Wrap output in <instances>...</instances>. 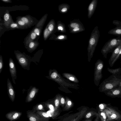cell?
<instances>
[{"instance_id": "6da1fadb", "label": "cell", "mask_w": 121, "mask_h": 121, "mask_svg": "<svg viewBox=\"0 0 121 121\" xmlns=\"http://www.w3.org/2000/svg\"><path fill=\"white\" fill-rule=\"evenodd\" d=\"M48 78L52 80L57 83L63 88L68 89V87L78 89V85L70 82L64 78L55 69H50L49 71V75L46 76Z\"/></svg>"}, {"instance_id": "c3c4849f", "label": "cell", "mask_w": 121, "mask_h": 121, "mask_svg": "<svg viewBox=\"0 0 121 121\" xmlns=\"http://www.w3.org/2000/svg\"><path fill=\"white\" fill-rule=\"evenodd\" d=\"M2 1L4 2H9L10 0H2Z\"/></svg>"}, {"instance_id": "1f68e13d", "label": "cell", "mask_w": 121, "mask_h": 121, "mask_svg": "<svg viewBox=\"0 0 121 121\" xmlns=\"http://www.w3.org/2000/svg\"><path fill=\"white\" fill-rule=\"evenodd\" d=\"M9 18V15L8 13H5L4 16V19L5 21H7Z\"/></svg>"}, {"instance_id": "ffe728a7", "label": "cell", "mask_w": 121, "mask_h": 121, "mask_svg": "<svg viewBox=\"0 0 121 121\" xmlns=\"http://www.w3.org/2000/svg\"><path fill=\"white\" fill-rule=\"evenodd\" d=\"M41 117L48 121L50 117L47 112L43 111H38L35 112Z\"/></svg>"}, {"instance_id": "60d3db41", "label": "cell", "mask_w": 121, "mask_h": 121, "mask_svg": "<svg viewBox=\"0 0 121 121\" xmlns=\"http://www.w3.org/2000/svg\"><path fill=\"white\" fill-rule=\"evenodd\" d=\"M53 28V26L52 24H50L49 25L48 27V29L49 31H52Z\"/></svg>"}, {"instance_id": "7402d4cb", "label": "cell", "mask_w": 121, "mask_h": 121, "mask_svg": "<svg viewBox=\"0 0 121 121\" xmlns=\"http://www.w3.org/2000/svg\"><path fill=\"white\" fill-rule=\"evenodd\" d=\"M53 100L47 101L45 102H44L43 103L45 107L49 109L50 110L52 111H55V107L52 104Z\"/></svg>"}, {"instance_id": "ab89813d", "label": "cell", "mask_w": 121, "mask_h": 121, "mask_svg": "<svg viewBox=\"0 0 121 121\" xmlns=\"http://www.w3.org/2000/svg\"><path fill=\"white\" fill-rule=\"evenodd\" d=\"M10 26L12 28H17L18 27L17 24L15 23H12L10 25Z\"/></svg>"}, {"instance_id": "4dcf8cb0", "label": "cell", "mask_w": 121, "mask_h": 121, "mask_svg": "<svg viewBox=\"0 0 121 121\" xmlns=\"http://www.w3.org/2000/svg\"><path fill=\"white\" fill-rule=\"evenodd\" d=\"M60 104L64 106L65 104V100L64 97L61 95L60 99Z\"/></svg>"}, {"instance_id": "f6af8a7d", "label": "cell", "mask_w": 121, "mask_h": 121, "mask_svg": "<svg viewBox=\"0 0 121 121\" xmlns=\"http://www.w3.org/2000/svg\"><path fill=\"white\" fill-rule=\"evenodd\" d=\"M79 30V28H74L73 29V30L74 31H76Z\"/></svg>"}, {"instance_id": "7dc6e473", "label": "cell", "mask_w": 121, "mask_h": 121, "mask_svg": "<svg viewBox=\"0 0 121 121\" xmlns=\"http://www.w3.org/2000/svg\"><path fill=\"white\" fill-rule=\"evenodd\" d=\"M99 116H96V117L94 121H99Z\"/></svg>"}, {"instance_id": "816d5d0a", "label": "cell", "mask_w": 121, "mask_h": 121, "mask_svg": "<svg viewBox=\"0 0 121 121\" xmlns=\"http://www.w3.org/2000/svg\"><path fill=\"white\" fill-rule=\"evenodd\" d=\"M117 97L121 98V95Z\"/></svg>"}, {"instance_id": "2e32d148", "label": "cell", "mask_w": 121, "mask_h": 121, "mask_svg": "<svg viewBox=\"0 0 121 121\" xmlns=\"http://www.w3.org/2000/svg\"><path fill=\"white\" fill-rule=\"evenodd\" d=\"M61 95L59 94L56 96L54 99V102L55 105V111L59 112V106L60 104V99Z\"/></svg>"}, {"instance_id": "e575fe53", "label": "cell", "mask_w": 121, "mask_h": 121, "mask_svg": "<svg viewBox=\"0 0 121 121\" xmlns=\"http://www.w3.org/2000/svg\"><path fill=\"white\" fill-rule=\"evenodd\" d=\"M95 39L93 38H91L90 40V44L91 45H94L95 42Z\"/></svg>"}, {"instance_id": "484cf974", "label": "cell", "mask_w": 121, "mask_h": 121, "mask_svg": "<svg viewBox=\"0 0 121 121\" xmlns=\"http://www.w3.org/2000/svg\"><path fill=\"white\" fill-rule=\"evenodd\" d=\"M36 48V46L35 43L33 42L30 43L28 46V50L29 51H33L35 50Z\"/></svg>"}, {"instance_id": "3957f363", "label": "cell", "mask_w": 121, "mask_h": 121, "mask_svg": "<svg viewBox=\"0 0 121 121\" xmlns=\"http://www.w3.org/2000/svg\"><path fill=\"white\" fill-rule=\"evenodd\" d=\"M16 58L19 64L24 69L29 70L31 61L30 57L19 52L15 51Z\"/></svg>"}, {"instance_id": "4fadbf2b", "label": "cell", "mask_w": 121, "mask_h": 121, "mask_svg": "<svg viewBox=\"0 0 121 121\" xmlns=\"http://www.w3.org/2000/svg\"><path fill=\"white\" fill-rule=\"evenodd\" d=\"M111 112V116L107 118L106 121H111L112 120H119L121 118V115L115 109L110 107H107Z\"/></svg>"}, {"instance_id": "4316f807", "label": "cell", "mask_w": 121, "mask_h": 121, "mask_svg": "<svg viewBox=\"0 0 121 121\" xmlns=\"http://www.w3.org/2000/svg\"><path fill=\"white\" fill-rule=\"evenodd\" d=\"M121 55V48L119 51V52L116 57L113 60L110 66L111 67H112L113 66L114 64L116 61L119 59V57Z\"/></svg>"}, {"instance_id": "f546056e", "label": "cell", "mask_w": 121, "mask_h": 121, "mask_svg": "<svg viewBox=\"0 0 121 121\" xmlns=\"http://www.w3.org/2000/svg\"><path fill=\"white\" fill-rule=\"evenodd\" d=\"M4 66V63L3 61L2 57L1 55L0 56V73L2 71Z\"/></svg>"}, {"instance_id": "cb8c5ba5", "label": "cell", "mask_w": 121, "mask_h": 121, "mask_svg": "<svg viewBox=\"0 0 121 121\" xmlns=\"http://www.w3.org/2000/svg\"><path fill=\"white\" fill-rule=\"evenodd\" d=\"M47 112L48 115L53 119L57 116L59 114V112L53 111L50 110Z\"/></svg>"}, {"instance_id": "5bb4252c", "label": "cell", "mask_w": 121, "mask_h": 121, "mask_svg": "<svg viewBox=\"0 0 121 121\" xmlns=\"http://www.w3.org/2000/svg\"><path fill=\"white\" fill-rule=\"evenodd\" d=\"M62 75L63 77L72 82L76 83H78L79 82V81L77 78L73 74L64 73H62Z\"/></svg>"}, {"instance_id": "d6a6232c", "label": "cell", "mask_w": 121, "mask_h": 121, "mask_svg": "<svg viewBox=\"0 0 121 121\" xmlns=\"http://www.w3.org/2000/svg\"><path fill=\"white\" fill-rule=\"evenodd\" d=\"M22 21L24 22L25 24H28L29 22L28 19L26 17H22L21 18Z\"/></svg>"}, {"instance_id": "52a82bcc", "label": "cell", "mask_w": 121, "mask_h": 121, "mask_svg": "<svg viewBox=\"0 0 121 121\" xmlns=\"http://www.w3.org/2000/svg\"><path fill=\"white\" fill-rule=\"evenodd\" d=\"M9 71L13 82L14 84H16L15 80L17 78V71L14 62L11 58L9 59Z\"/></svg>"}, {"instance_id": "681fc988", "label": "cell", "mask_w": 121, "mask_h": 121, "mask_svg": "<svg viewBox=\"0 0 121 121\" xmlns=\"http://www.w3.org/2000/svg\"><path fill=\"white\" fill-rule=\"evenodd\" d=\"M85 121H91V119H90L86 120Z\"/></svg>"}, {"instance_id": "9a60e30c", "label": "cell", "mask_w": 121, "mask_h": 121, "mask_svg": "<svg viewBox=\"0 0 121 121\" xmlns=\"http://www.w3.org/2000/svg\"><path fill=\"white\" fill-rule=\"evenodd\" d=\"M121 48V43L117 47L113 52L109 60V63L110 65L118 54Z\"/></svg>"}, {"instance_id": "83f0119b", "label": "cell", "mask_w": 121, "mask_h": 121, "mask_svg": "<svg viewBox=\"0 0 121 121\" xmlns=\"http://www.w3.org/2000/svg\"><path fill=\"white\" fill-rule=\"evenodd\" d=\"M107 105L104 103H102L100 104L99 105V108L100 111H103L107 107Z\"/></svg>"}, {"instance_id": "9c48e42d", "label": "cell", "mask_w": 121, "mask_h": 121, "mask_svg": "<svg viewBox=\"0 0 121 121\" xmlns=\"http://www.w3.org/2000/svg\"><path fill=\"white\" fill-rule=\"evenodd\" d=\"M39 89L35 86H31L28 90L27 95L26 97V102H29L34 99L38 92Z\"/></svg>"}, {"instance_id": "44dd1931", "label": "cell", "mask_w": 121, "mask_h": 121, "mask_svg": "<svg viewBox=\"0 0 121 121\" xmlns=\"http://www.w3.org/2000/svg\"><path fill=\"white\" fill-rule=\"evenodd\" d=\"M73 103L71 100L69 98L67 97L65 99V105L64 110H69L73 106Z\"/></svg>"}, {"instance_id": "836d02e7", "label": "cell", "mask_w": 121, "mask_h": 121, "mask_svg": "<svg viewBox=\"0 0 121 121\" xmlns=\"http://www.w3.org/2000/svg\"><path fill=\"white\" fill-rule=\"evenodd\" d=\"M34 32L38 36L40 34V31L38 28H35L34 30Z\"/></svg>"}, {"instance_id": "8d00e7d4", "label": "cell", "mask_w": 121, "mask_h": 121, "mask_svg": "<svg viewBox=\"0 0 121 121\" xmlns=\"http://www.w3.org/2000/svg\"><path fill=\"white\" fill-rule=\"evenodd\" d=\"M36 35L34 32H33L30 35V38L32 39H34L36 38Z\"/></svg>"}, {"instance_id": "7bdbcfd3", "label": "cell", "mask_w": 121, "mask_h": 121, "mask_svg": "<svg viewBox=\"0 0 121 121\" xmlns=\"http://www.w3.org/2000/svg\"><path fill=\"white\" fill-rule=\"evenodd\" d=\"M67 9L66 8H64L62 9L61 10V11L62 12H64L67 11Z\"/></svg>"}, {"instance_id": "8fae6325", "label": "cell", "mask_w": 121, "mask_h": 121, "mask_svg": "<svg viewBox=\"0 0 121 121\" xmlns=\"http://www.w3.org/2000/svg\"><path fill=\"white\" fill-rule=\"evenodd\" d=\"M21 112L16 111L9 112L5 115L6 118L10 121L16 120L19 119L22 114Z\"/></svg>"}, {"instance_id": "ba28073f", "label": "cell", "mask_w": 121, "mask_h": 121, "mask_svg": "<svg viewBox=\"0 0 121 121\" xmlns=\"http://www.w3.org/2000/svg\"><path fill=\"white\" fill-rule=\"evenodd\" d=\"M27 116L29 121H48L41 117L32 110L26 112Z\"/></svg>"}, {"instance_id": "30bf717a", "label": "cell", "mask_w": 121, "mask_h": 121, "mask_svg": "<svg viewBox=\"0 0 121 121\" xmlns=\"http://www.w3.org/2000/svg\"><path fill=\"white\" fill-rule=\"evenodd\" d=\"M7 85L8 94L10 99L13 102L15 99V92L9 78L7 79Z\"/></svg>"}, {"instance_id": "7a4b0ae2", "label": "cell", "mask_w": 121, "mask_h": 121, "mask_svg": "<svg viewBox=\"0 0 121 121\" xmlns=\"http://www.w3.org/2000/svg\"><path fill=\"white\" fill-rule=\"evenodd\" d=\"M121 82V78L117 76L112 75L101 83L99 88V91L105 93L119 86Z\"/></svg>"}, {"instance_id": "ee69618b", "label": "cell", "mask_w": 121, "mask_h": 121, "mask_svg": "<svg viewBox=\"0 0 121 121\" xmlns=\"http://www.w3.org/2000/svg\"><path fill=\"white\" fill-rule=\"evenodd\" d=\"M64 37V36H63L61 35L59 36L58 37V38L59 39H63Z\"/></svg>"}, {"instance_id": "603a6c76", "label": "cell", "mask_w": 121, "mask_h": 121, "mask_svg": "<svg viewBox=\"0 0 121 121\" xmlns=\"http://www.w3.org/2000/svg\"><path fill=\"white\" fill-rule=\"evenodd\" d=\"M95 115L96 117L99 116V114L94 111H91L88 112L86 114L85 117L86 119H89L92 116Z\"/></svg>"}, {"instance_id": "74e56055", "label": "cell", "mask_w": 121, "mask_h": 121, "mask_svg": "<svg viewBox=\"0 0 121 121\" xmlns=\"http://www.w3.org/2000/svg\"><path fill=\"white\" fill-rule=\"evenodd\" d=\"M73 28H78L79 27L78 25L75 23H72L70 25Z\"/></svg>"}, {"instance_id": "e0dca14e", "label": "cell", "mask_w": 121, "mask_h": 121, "mask_svg": "<svg viewBox=\"0 0 121 121\" xmlns=\"http://www.w3.org/2000/svg\"><path fill=\"white\" fill-rule=\"evenodd\" d=\"M44 107L43 102L38 104L33 107L32 110L35 112L38 111H45Z\"/></svg>"}, {"instance_id": "5b68a950", "label": "cell", "mask_w": 121, "mask_h": 121, "mask_svg": "<svg viewBox=\"0 0 121 121\" xmlns=\"http://www.w3.org/2000/svg\"><path fill=\"white\" fill-rule=\"evenodd\" d=\"M121 43V39L120 38H114L109 40L105 44L101 51L104 57L106 58L107 54Z\"/></svg>"}, {"instance_id": "bcb514c9", "label": "cell", "mask_w": 121, "mask_h": 121, "mask_svg": "<svg viewBox=\"0 0 121 121\" xmlns=\"http://www.w3.org/2000/svg\"><path fill=\"white\" fill-rule=\"evenodd\" d=\"M58 29L59 30H63V28L61 26H59L58 27Z\"/></svg>"}, {"instance_id": "d590c367", "label": "cell", "mask_w": 121, "mask_h": 121, "mask_svg": "<svg viewBox=\"0 0 121 121\" xmlns=\"http://www.w3.org/2000/svg\"><path fill=\"white\" fill-rule=\"evenodd\" d=\"M49 33V31L48 30V29H46L45 30L44 33V38H46L48 36Z\"/></svg>"}, {"instance_id": "277c9868", "label": "cell", "mask_w": 121, "mask_h": 121, "mask_svg": "<svg viewBox=\"0 0 121 121\" xmlns=\"http://www.w3.org/2000/svg\"><path fill=\"white\" fill-rule=\"evenodd\" d=\"M104 66L103 61L100 59L98 60L95 64L94 81L97 86L99 85L103 77L102 70Z\"/></svg>"}, {"instance_id": "f1b7e54d", "label": "cell", "mask_w": 121, "mask_h": 121, "mask_svg": "<svg viewBox=\"0 0 121 121\" xmlns=\"http://www.w3.org/2000/svg\"><path fill=\"white\" fill-rule=\"evenodd\" d=\"M103 111L105 113L108 118L110 117L112 114L111 111L107 107Z\"/></svg>"}, {"instance_id": "ac0fdd59", "label": "cell", "mask_w": 121, "mask_h": 121, "mask_svg": "<svg viewBox=\"0 0 121 121\" xmlns=\"http://www.w3.org/2000/svg\"><path fill=\"white\" fill-rule=\"evenodd\" d=\"M107 70L108 72L113 75L117 76L121 73V68L120 67L115 69H111L108 67Z\"/></svg>"}, {"instance_id": "b9f144b4", "label": "cell", "mask_w": 121, "mask_h": 121, "mask_svg": "<svg viewBox=\"0 0 121 121\" xmlns=\"http://www.w3.org/2000/svg\"><path fill=\"white\" fill-rule=\"evenodd\" d=\"M93 7L94 5L93 4H90L89 5V10L90 11L92 10L93 8Z\"/></svg>"}, {"instance_id": "f907efd6", "label": "cell", "mask_w": 121, "mask_h": 121, "mask_svg": "<svg viewBox=\"0 0 121 121\" xmlns=\"http://www.w3.org/2000/svg\"><path fill=\"white\" fill-rule=\"evenodd\" d=\"M119 86L121 87V82H120V84H119Z\"/></svg>"}, {"instance_id": "d6986e66", "label": "cell", "mask_w": 121, "mask_h": 121, "mask_svg": "<svg viewBox=\"0 0 121 121\" xmlns=\"http://www.w3.org/2000/svg\"><path fill=\"white\" fill-rule=\"evenodd\" d=\"M108 33L111 34L121 35V26L117 27L110 30Z\"/></svg>"}, {"instance_id": "8992f818", "label": "cell", "mask_w": 121, "mask_h": 121, "mask_svg": "<svg viewBox=\"0 0 121 121\" xmlns=\"http://www.w3.org/2000/svg\"><path fill=\"white\" fill-rule=\"evenodd\" d=\"M87 110L86 108H84L80 111L71 115L62 121H79L85 115Z\"/></svg>"}, {"instance_id": "7c38bea8", "label": "cell", "mask_w": 121, "mask_h": 121, "mask_svg": "<svg viewBox=\"0 0 121 121\" xmlns=\"http://www.w3.org/2000/svg\"><path fill=\"white\" fill-rule=\"evenodd\" d=\"M104 93L107 96L112 98L117 97L121 95V87L119 86Z\"/></svg>"}, {"instance_id": "d4e9b609", "label": "cell", "mask_w": 121, "mask_h": 121, "mask_svg": "<svg viewBox=\"0 0 121 121\" xmlns=\"http://www.w3.org/2000/svg\"><path fill=\"white\" fill-rule=\"evenodd\" d=\"M99 114L102 121H106L107 117L105 112L103 111L99 112Z\"/></svg>"}, {"instance_id": "f35d334b", "label": "cell", "mask_w": 121, "mask_h": 121, "mask_svg": "<svg viewBox=\"0 0 121 121\" xmlns=\"http://www.w3.org/2000/svg\"><path fill=\"white\" fill-rule=\"evenodd\" d=\"M18 23L19 25L22 26H25L26 24L22 20L18 21Z\"/></svg>"}]
</instances>
